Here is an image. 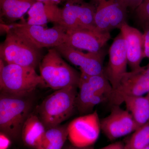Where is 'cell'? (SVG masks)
<instances>
[{
  "instance_id": "obj_21",
  "label": "cell",
  "mask_w": 149,
  "mask_h": 149,
  "mask_svg": "<svg viewBox=\"0 0 149 149\" xmlns=\"http://www.w3.org/2000/svg\"><path fill=\"white\" fill-rule=\"evenodd\" d=\"M68 125L61 124L47 129L38 149H62L68 139Z\"/></svg>"
},
{
  "instance_id": "obj_12",
  "label": "cell",
  "mask_w": 149,
  "mask_h": 149,
  "mask_svg": "<svg viewBox=\"0 0 149 149\" xmlns=\"http://www.w3.org/2000/svg\"><path fill=\"white\" fill-rule=\"evenodd\" d=\"M95 8L91 3L83 1L68 4L62 8L60 25L64 27L66 31L78 29L98 30L95 24Z\"/></svg>"
},
{
  "instance_id": "obj_5",
  "label": "cell",
  "mask_w": 149,
  "mask_h": 149,
  "mask_svg": "<svg viewBox=\"0 0 149 149\" xmlns=\"http://www.w3.org/2000/svg\"><path fill=\"white\" fill-rule=\"evenodd\" d=\"M39 68L45 87L55 91L69 86L78 87L80 74L65 61L55 48L43 57Z\"/></svg>"
},
{
  "instance_id": "obj_23",
  "label": "cell",
  "mask_w": 149,
  "mask_h": 149,
  "mask_svg": "<svg viewBox=\"0 0 149 149\" xmlns=\"http://www.w3.org/2000/svg\"><path fill=\"white\" fill-rule=\"evenodd\" d=\"M135 11L136 17L144 29L149 27V0H143Z\"/></svg>"
},
{
  "instance_id": "obj_27",
  "label": "cell",
  "mask_w": 149,
  "mask_h": 149,
  "mask_svg": "<svg viewBox=\"0 0 149 149\" xmlns=\"http://www.w3.org/2000/svg\"><path fill=\"white\" fill-rule=\"evenodd\" d=\"M100 149H125L124 144L121 142H117L108 145Z\"/></svg>"
},
{
  "instance_id": "obj_15",
  "label": "cell",
  "mask_w": 149,
  "mask_h": 149,
  "mask_svg": "<svg viewBox=\"0 0 149 149\" xmlns=\"http://www.w3.org/2000/svg\"><path fill=\"white\" fill-rule=\"evenodd\" d=\"M109 32L89 29L67 30L65 44L80 51L89 52H103L104 46L110 39Z\"/></svg>"
},
{
  "instance_id": "obj_31",
  "label": "cell",
  "mask_w": 149,
  "mask_h": 149,
  "mask_svg": "<svg viewBox=\"0 0 149 149\" xmlns=\"http://www.w3.org/2000/svg\"><path fill=\"white\" fill-rule=\"evenodd\" d=\"M142 149H149V146H148L146 147V148H144Z\"/></svg>"
},
{
  "instance_id": "obj_26",
  "label": "cell",
  "mask_w": 149,
  "mask_h": 149,
  "mask_svg": "<svg viewBox=\"0 0 149 149\" xmlns=\"http://www.w3.org/2000/svg\"><path fill=\"white\" fill-rule=\"evenodd\" d=\"M128 8L135 10L143 0H123Z\"/></svg>"
},
{
  "instance_id": "obj_8",
  "label": "cell",
  "mask_w": 149,
  "mask_h": 149,
  "mask_svg": "<svg viewBox=\"0 0 149 149\" xmlns=\"http://www.w3.org/2000/svg\"><path fill=\"white\" fill-rule=\"evenodd\" d=\"M149 92V63L136 70L127 72L119 85L113 89L108 102L111 106L123 103L128 96H142Z\"/></svg>"
},
{
  "instance_id": "obj_4",
  "label": "cell",
  "mask_w": 149,
  "mask_h": 149,
  "mask_svg": "<svg viewBox=\"0 0 149 149\" xmlns=\"http://www.w3.org/2000/svg\"><path fill=\"white\" fill-rule=\"evenodd\" d=\"M0 59V91L11 95L32 94L38 86L45 83L35 69L13 64L5 65Z\"/></svg>"
},
{
  "instance_id": "obj_30",
  "label": "cell",
  "mask_w": 149,
  "mask_h": 149,
  "mask_svg": "<svg viewBox=\"0 0 149 149\" xmlns=\"http://www.w3.org/2000/svg\"><path fill=\"white\" fill-rule=\"evenodd\" d=\"M66 1L67 4H74L80 3L83 1V0H63Z\"/></svg>"
},
{
  "instance_id": "obj_20",
  "label": "cell",
  "mask_w": 149,
  "mask_h": 149,
  "mask_svg": "<svg viewBox=\"0 0 149 149\" xmlns=\"http://www.w3.org/2000/svg\"><path fill=\"white\" fill-rule=\"evenodd\" d=\"M35 0H0L1 17L13 23L22 18L34 4Z\"/></svg>"
},
{
  "instance_id": "obj_2",
  "label": "cell",
  "mask_w": 149,
  "mask_h": 149,
  "mask_svg": "<svg viewBox=\"0 0 149 149\" xmlns=\"http://www.w3.org/2000/svg\"><path fill=\"white\" fill-rule=\"evenodd\" d=\"M78 87L69 86L55 91L37 107V113L46 130L61 124L76 109Z\"/></svg>"
},
{
  "instance_id": "obj_13",
  "label": "cell",
  "mask_w": 149,
  "mask_h": 149,
  "mask_svg": "<svg viewBox=\"0 0 149 149\" xmlns=\"http://www.w3.org/2000/svg\"><path fill=\"white\" fill-rule=\"evenodd\" d=\"M110 113L100 120L101 129L108 139L114 141L138 128L131 114L119 105L111 106Z\"/></svg>"
},
{
  "instance_id": "obj_19",
  "label": "cell",
  "mask_w": 149,
  "mask_h": 149,
  "mask_svg": "<svg viewBox=\"0 0 149 149\" xmlns=\"http://www.w3.org/2000/svg\"><path fill=\"white\" fill-rule=\"evenodd\" d=\"M138 128L149 121V100L147 96H128L123 99ZM137 128V129H138Z\"/></svg>"
},
{
  "instance_id": "obj_11",
  "label": "cell",
  "mask_w": 149,
  "mask_h": 149,
  "mask_svg": "<svg viewBox=\"0 0 149 149\" xmlns=\"http://www.w3.org/2000/svg\"><path fill=\"white\" fill-rule=\"evenodd\" d=\"M63 58L79 67L81 74L88 75L104 73V54L100 53H84L63 43L55 48Z\"/></svg>"
},
{
  "instance_id": "obj_17",
  "label": "cell",
  "mask_w": 149,
  "mask_h": 149,
  "mask_svg": "<svg viewBox=\"0 0 149 149\" xmlns=\"http://www.w3.org/2000/svg\"><path fill=\"white\" fill-rule=\"evenodd\" d=\"M57 5L36 1L27 12L28 17L26 23L45 27L50 22L60 25L61 22L62 8Z\"/></svg>"
},
{
  "instance_id": "obj_10",
  "label": "cell",
  "mask_w": 149,
  "mask_h": 149,
  "mask_svg": "<svg viewBox=\"0 0 149 149\" xmlns=\"http://www.w3.org/2000/svg\"><path fill=\"white\" fill-rule=\"evenodd\" d=\"M101 130L100 120L95 111L75 118L68 124V139L74 146H90L98 139Z\"/></svg>"
},
{
  "instance_id": "obj_28",
  "label": "cell",
  "mask_w": 149,
  "mask_h": 149,
  "mask_svg": "<svg viewBox=\"0 0 149 149\" xmlns=\"http://www.w3.org/2000/svg\"><path fill=\"white\" fill-rule=\"evenodd\" d=\"M36 1L44 3H54L58 5L63 0H35Z\"/></svg>"
},
{
  "instance_id": "obj_18",
  "label": "cell",
  "mask_w": 149,
  "mask_h": 149,
  "mask_svg": "<svg viewBox=\"0 0 149 149\" xmlns=\"http://www.w3.org/2000/svg\"><path fill=\"white\" fill-rule=\"evenodd\" d=\"M46 131L38 115L31 113L23 125L21 138L27 146L38 149Z\"/></svg>"
},
{
  "instance_id": "obj_9",
  "label": "cell",
  "mask_w": 149,
  "mask_h": 149,
  "mask_svg": "<svg viewBox=\"0 0 149 149\" xmlns=\"http://www.w3.org/2000/svg\"><path fill=\"white\" fill-rule=\"evenodd\" d=\"M95 8V24L101 32L120 29L127 22V7L123 0H91Z\"/></svg>"
},
{
  "instance_id": "obj_6",
  "label": "cell",
  "mask_w": 149,
  "mask_h": 149,
  "mask_svg": "<svg viewBox=\"0 0 149 149\" xmlns=\"http://www.w3.org/2000/svg\"><path fill=\"white\" fill-rule=\"evenodd\" d=\"M76 108L80 114H87L95 107L108 102L112 87L104 73L88 76L80 73Z\"/></svg>"
},
{
  "instance_id": "obj_25",
  "label": "cell",
  "mask_w": 149,
  "mask_h": 149,
  "mask_svg": "<svg viewBox=\"0 0 149 149\" xmlns=\"http://www.w3.org/2000/svg\"><path fill=\"white\" fill-rule=\"evenodd\" d=\"M10 138L1 133L0 134V149H7L10 143Z\"/></svg>"
},
{
  "instance_id": "obj_3",
  "label": "cell",
  "mask_w": 149,
  "mask_h": 149,
  "mask_svg": "<svg viewBox=\"0 0 149 149\" xmlns=\"http://www.w3.org/2000/svg\"><path fill=\"white\" fill-rule=\"evenodd\" d=\"M6 31L5 40L0 46V57L7 64L36 69L43 58L42 49L13 31L8 24H1Z\"/></svg>"
},
{
  "instance_id": "obj_14",
  "label": "cell",
  "mask_w": 149,
  "mask_h": 149,
  "mask_svg": "<svg viewBox=\"0 0 149 149\" xmlns=\"http://www.w3.org/2000/svg\"><path fill=\"white\" fill-rule=\"evenodd\" d=\"M128 65L125 40L121 33L113 40L109 49V61L104 69V74L109 80L113 89L119 85L127 71Z\"/></svg>"
},
{
  "instance_id": "obj_29",
  "label": "cell",
  "mask_w": 149,
  "mask_h": 149,
  "mask_svg": "<svg viewBox=\"0 0 149 149\" xmlns=\"http://www.w3.org/2000/svg\"><path fill=\"white\" fill-rule=\"evenodd\" d=\"M66 149H95L94 147L92 146H90L83 147V148H79V147H77L74 146H69L68 148Z\"/></svg>"
},
{
  "instance_id": "obj_1",
  "label": "cell",
  "mask_w": 149,
  "mask_h": 149,
  "mask_svg": "<svg viewBox=\"0 0 149 149\" xmlns=\"http://www.w3.org/2000/svg\"><path fill=\"white\" fill-rule=\"evenodd\" d=\"M32 94L23 95L0 93L1 133L14 140L21 137L24 122L32 113Z\"/></svg>"
},
{
  "instance_id": "obj_32",
  "label": "cell",
  "mask_w": 149,
  "mask_h": 149,
  "mask_svg": "<svg viewBox=\"0 0 149 149\" xmlns=\"http://www.w3.org/2000/svg\"><path fill=\"white\" fill-rule=\"evenodd\" d=\"M147 97H148V98L149 100V92L148 93V95H147Z\"/></svg>"
},
{
  "instance_id": "obj_22",
  "label": "cell",
  "mask_w": 149,
  "mask_h": 149,
  "mask_svg": "<svg viewBox=\"0 0 149 149\" xmlns=\"http://www.w3.org/2000/svg\"><path fill=\"white\" fill-rule=\"evenodd\" d=\"M149 146V121L139 127L125 144V149H142Z\"/></svg>"
},
{
  "instance_id": "obj_16",
  "label": "cell",
  "mask_w": 149,
  "mask_h": 149,
  "mask_svg": "<svg viewBox=\"0 0 149 149\" xmlns=\"http://www.w3.org/2000/svg\"><path fill=\"white\" fill-rule=\"evenodd\" d=\"M120 29L126 45L128 65L131 70L139 69L144 58L143 34L127 22L123 24Z\"/></svg>"
},
{
  "instance_id": "obj_7",
  "label": "cell",
  "mask_w": 149,
  "mask_h": 149,
  "mask_svg": "<svg viewBox=\"0 0 149 149\" xmlns=\"http://www.w3.org/2000/svg\"><path fill=\"white\" fill-rule=\"evenodd\" d=\"M8 27L22 35L37 48H56L65 43L66 30L58 24L52 28L30 25L26 22L11 23Z\"/></svg>"
},
{
  "instance_id": "obj_24",
  "label": "cell",
  "mask_w": 149,
  "mask_h": 149,
  "mask_svg": "<svg viewBox=\"0 0 149 149\" xmlns=\"http://www.w3.org/2000/svg\"><path fill=\"white\" fill-rule=\"evenodd\" d=\"M144 58L149 59V27L144 29Z\"/></svg>"
}]
</instances>
